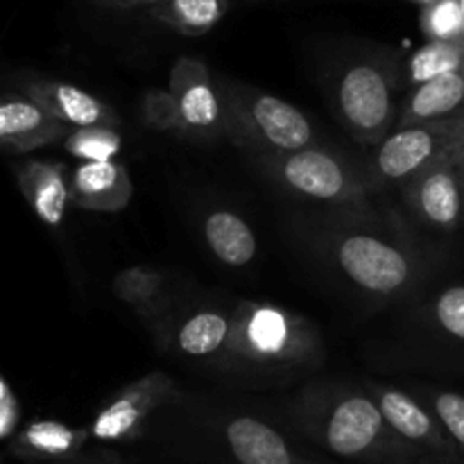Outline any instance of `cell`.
Masks as SVG:
<instances>
[{
	"instance_id": "obj_9",
	"label": "cell",
	"mask_w": 464,
	"mask_h": 464,
	"mask_svg": "<svg viewBox=\"0 0 464 464\" xmlns=\"http://www.w3.org/2000/svg\"><path fill=\"white\" fill-rule=\"evenodd\" d=\"M179 397L175 379L166 372H150L118 390L89 424L100 442H134L145 433L150 417Z\"/></svg>"
},
{
	"instance_id": "obj_29",
	"label": "cell",
	"mask_w": 464,
	"mask_h": 464,
	"mask_svg": "<svg viewBox=\"0 0 464 464\" xmlns=\"http://www.w3.org/2000/svg\"><path fill=\"white\" fill-rule=\"evenodd\" d=\"M98 7L104 9H116V12H130V9H150L154 5H159L161 0H91Z\"/></svg>"
},
{
	"instance_id": "obj_7",
	"label": "cell",
	"mask_w": 464,
	"mask_h": 464,
	"mask_svg": "<svg viewBox=\"0 0 464 464\" xmlns=\"http://www.w3.org/2000/svg\"><path fill=\"white\" fill-rule=\"evenodd\" d=\"M143 118L154 130L175 131L193 140L225 136L220 91L207 63L195 57L177 59L166 91H148Z\"/></svg>"
},
{
	"instance_id": "obj_17",
	"label": "cell",
	"mask_w": 464,
	"mask_h": 464,
	"mask_svg": "<svg viewBox=\"0 0 464 464\" xmlns=\"http://www.w3.org/2000/svg\"><path fill=\"white\" fill-rule=\"evenodd\" d=\"M89 438V426L77 429L63 421L39 420L23 426L21 433L7 444V451L23 462L57 464L77 460Z\"/></svg>"
},
{
	"instance_id": "obj_31",
	"label": "cell",
	"mask_w": 464,
	"mask_h": 464,
	"mask_svg": "<svg viewBox=\"0 0 464 464\" xmlns=\"http://www.w3.org/2000/svg\"><path fill=\"white\" fill-rule=\"evenodd\" d=\"M420 464H464L462 458L460 460H447V458H435V456H424L420 460Z\"/></svg>"
},
{
	"instance_id": "obj_36",
	"label": "cell",
	"mask_w": 464,
	"mask_h": 464,
	"mask_svg": "<svg viewBox=\"0 0 464 464\" xmlns=\"http://www.w3.org/2000/svg\"><path fill=\"white\" fill-rule=\"evenodd\" d=\"M462 72H464V68H462Z\"/></svg>"
},
{
	"instance_id": "obj_33",
	"label": "cell",
	"mask_w": 464,
	"mask_h": 464,
	"mask_svg": "<svg viewBox=\"0 0 464 464\" xmlns=\"http://www.w3.org/2000/svg\"><path fill=\"white\" fill-rule=\"evenodd\" d=\"M57 464H100V462H89V460H80V458H77V460H68V462H57Z\"/></svg>"
},
{
	"instance_id": "obj_28",
	"label": "cell",
	"mask_w": 464,
	"mask_h": 464,
	"mask_svg": "<svg viewBox=\"0 0 464 464\" xmlns=\"http://www.w3.org/2000/svg\"><path fill=\"white\" fill-rule=\"evenodd\" d=\"M23 408L16 390L12 388L7 376H0V440L5 444L12 442L21 433Z\"/></svg>"
},
{
	"instance_id": "obj_10",
	"label": "cell",
	"mask_w": 464,
	"mask_h": 464,
	"mask_svg": "<svg viewBox=\"0 0 464 464\" xmlns=\"http://www.w3.org/2000/svg\"><path fill=\"white\" fill-rule=\"evenodd\" d=\"M362 385L374 397L376 406L383 412L385 421L406 442L420 449L424 456L460 460V449L456 447V442L449 438L447 430L435 420L433 412L415 394L406 392L401 388H394V385L379 383V381H365Z\"/></svg>"
},
{
	"instance_id": "obj_19",
	"label": "cell",
	"mask_w": 464,
	"mask_h": 464,
	"mask_svg": "<svg viewBox=\"0 0 464 464\" xmlns=\"http://www.w3.org/2000/svg\"><path fill=\"white\" fill-rule=\"evenodd\" d=\"M231 335V311L198 308L172 329V344L186 358L213 361L222 356Z\"/></svg>"
},
{
	"instance_id": "obj_20",
	"label": "cell",
	"mask_w": 464,
	"mask_h": 464,
	"mask_svg": "<svg viewBox=\"0 0 464 464\" xmlns=\"http://www.w3.org/2000/svg\"><path fill=\"white\" fill-rule=\"evenodd\" d=\"M208 252L227 267H245L256 258L258 240L252 227L231 208H213L202 222Z\"/></svg>"
},
{
	"instance_id": "obj_27",
	"label": "cell",
	"mask_w": 464,
	"mask_h": 464,
	"mask_svg": "<svg viewBox=\"0 0 464 464\" xmlns=\"http://www.w3.org/2000/svg\"><path fill=\"white\" fill-rule=\"evenodd\" d=\"M420 23L429 41L464 44V9L460 0H440L429 7H421Z\"/></svg>"
},
{
	"instance_id": "obj_22",
	"label": "cell",
	"mask_w": 464,
	"mask_h": 464,
	"mask_svg": "<svg viewBox=\"0 0 464 464\" xmlns=\"http://www.w3.org/2000/svg\"><path fill=\"white\" fill-rule=\"evenodd\" d=\"M113 295L134 308L143 320H157L166 308L168 275L145 266L125 267L113 279Z\"/></svg>"
},
{
	"instance_id": "obj_14",
	"label": "cell",
	"mask_w": 464,
	"mask_h": 464,
	"mask_svg": "<svg viewBox=\"0 0 464 464\" xmlns=\"http://www.w3.org/2000/svg\"><path fill=\"white\" fill-rule=\"evenodd\" d=\"M23 93L34 100L44 111L57 118L71 130L80 127H121V116L111 104L102 102L89 91L62 80H32L23 86Z\"/></svg>"
},
{
	"instance_id": "obj_32",
	"label": "cell",
	"mask_w": 464,
	"mask_h": 464,
	"mask_svg": "<svg viewBox=\"0 0 464 464\" xmlns=\"http://www.w3.org/2000/svg\"><path fill=\"white\" fill-rule=\"evenodd\" d=\"M406 3L420 5V7H429V5H435V3H440V0H406Z\"/></svg>"
},
{
	"instance_id": "obj_12",
	"label": "cell",
	"mask_w": 464,
	"mask_h": 464,
	"mask_svg": "<svg viewBox=\"0 0 464 464\" xmlns=\"http://www.w3.org/2000/svg\"><path fill=\"white\" fill-rule=\"evenodd\" d=\"M227 451L238 464H326L295 447L275 426L254 415H234L220 429Z\"/></svg>"
},
{
	"instance_id": "obj_35",
	"label": "cell",
	"mask_w": 464,
	"mask_h": 464,
	"mask_svg": "<svg viewBox=\"0 0 464 464\" xmlns=\"http://www.w3.org/2000/svg\"><path fill=\"white\" fill-rule=\"evenodd\" d=\"M460 3H462V9H464V0H460Z\"/></svg>"
},
{
	"instance_id": "obj_3",
	"label": "cell",
	"mask_w": 464,
	"mask_h": 464,
	"mask_svg": "<svg viewBox=\"0 0 464 464\" xmlns=\"http://www.w3.org/2000/svg\"><path fill=\"white\" fill-rule=\"evenodd\" d=\"M320 329L281 304L240 299L231 308V335L216 365L254 383H288L324 365Z\"/></svg>"
},
{
	"instance_id": "obj_25",
	"label": "cell",
	"mask_w": 464,
	"mask_h": 464,
	"mask_svg": "<svg viewBox=\"0 0 464 464\" xmlns=\"http://www.w3.org/2000/svg\"><path fill=\"white\" fill-rule=\"evenodd\" d=\"M63 150L72 159H80V163L116 161V154L122 150V136L113 127H80L71 130Z\"/></svg>"
},
{
	"instance_id": "obj_21",
	"label": "cell",
	"mask_w": 464,
	"mask_h": 464,
	"mask_svg": "<svg viewBox=\"0 0 464 464\" xmlns=\"http://www.w3.org/2000/svg\"><path fill=\"white\" fill-rule=\"evenodd\" d=\"M229 12V0H161L148 16L184 36H204Z\"/></svg>"
},
{
	"instance_id": "obj_34",
	"label": "cell",
	"mask_w": 464,
	"mask_h": 464,
	"mask_svg": "<svg viewBox=\"0 0 464 464\" xmlns=\"http://www.w3.org/2000/svg\"><path fill=\"white\" fill-rule=\"evenodd\" d=\"M462 188H464V170H462Z\"/></svg>"
},
{
	"instance_id": "obj_23",
	"label": "cell",
	"mask_w": 464,
	"mask_h": 464,
	"mask_svg": "<svg viewBox=\"0 0 464 464\" xmlns=\"http://www.w3.org/2000/svg\"><path fill=\"white\" fill-rule=\"evenodd\" d=\"M464 68V44L456 41H429L421 45L411 59L406 68V82L415 86L435 80L447 72H458Z\"/></svg>"
},
{
	"instance_id": "obj_5",
	"label": "cell",
	"mask_w": 464,
	"mask_h": 464,
	"mask_svg": "<svg viewBox=\"0 0 464 464\" xmlns=\"http://www.w3.org/2000/svg\"><path fill=\"white\" fill-rule=\"evenodd\" d=\"M247 161L281 193L304 202L324 204L326 211H372V188L365 168L343 154L313 145L295 152L256 154Z\"/></svg>"
},
{
	"instance_id": "obj_30",
	"label": "cell",
	"mask_w": 464,
	"mask_h": 464,
	"mask_svg": "<svg viewBox=\"0 0 464 464\" xmlns=\"http://www.w3.org/2000/svg\"><path fill=\"white\" fill-rule=\"evenodd\" d=\"M447 161H451L453 166L460 168V170H464V131H462L460 139H458V143L453 145L451 150H449Z\"/></svg>"
},
{
	"instance_id": "obj_2",
	"label": "cell",
	"mask_w": 464,
	"mask_h": 464,
	"mask_svg": "<svg viewBox=\"0 0 464 464\" xmlns=\"http://www.w3.org/2000/svg\"><path fill=\"white\" fill-rule=\"evenodd\" d=\"M288 420L308 440L353 464H420L424 458L394 433L365 385L308 381L290 399Z\"/></svg>"
},
{
	"instance_id": "obj_4",
	"label": "cell",
	"mask_w": 464,
	"mask_h": 464,
	"mask_svg": "<svg viewBox=\"0 0 464 464\" xmlns=\"http://www.w3.org/2000/svg\"><path fill=\"white\" fill-rule=\"evenodd\" d=\"M403 84L406 71L397 50L365 48L335 63L326 86V100L356 143L379 148L397 130Z\"/></svg>"
},
{
	"instance_id": "obj_13",
	"label": "cell",
	"mask_w": 464,
	"mask_h": 464,
	"mask_svg": "<svg viewBox=\"0 0 464 464\" xmlns=\"http://www.w3.org/2000/svg\"><path fill=\"white\" fill-rule=\"evenodd\" d=\"M71 127L59 122L25 93H7L0 100V145L9 154L63 145Z\"/></svg>"
},
{
	"instance_id": "obj_11",
	"label": "cell",
	"mask_w": 464,
	"mask_h": 464,
	"mask_svg": "<svg viewBox=\"0 0 464 464\" xmlns=\"http://www.w3.org/2000/svg\"><path fill=\"white\" fill-rule=\"evenodd\" d=\"M412 216L442 234H453L464 218L462 170L447 157L421 170L401 188Z\"/></svg>"
},
{
	"instance_id": "obj_15",
	"label": "cell",
	"mask_w": 464,
	"mask_h": 464,
	"mask_svg": "<svg viewBox=\"0 0 464 464\" xmlns=\"http://www.w3.org/2000/svg\"><path fill=\"white\" fill-rule=\"evenodd\" d=\"M71 204L95 213H118L130 207L134 184L122 161L77 163L68 177Z\"/></svg>"
},
{
	"instance_id": "obj_24",
	"label": "cell",
	"mask_w": 464,
	"mask_h": 464,
	"mask_svg": "<svg viewBox=\"0 0 464 464\" xmlns=\"http://www.w3.org/2000/svg\"><path fill=\"white\" fill-rule=\"evenodd\" d=\"M426 322L449 343L464 347V285H449L426 306Z\"/></svg>"
},
{
	"instance_id": "obj_8",
	"label": "cell",
	"mask_w": 464,
	"mask_h": 464,
	"mask_svg": "<svg viewBox=\"0 0 464 464\" xmlns=\"http://www.w3.org/2000/svg\"><path fill=\"white\" fill-rule=\"evenodd\" d=\"M464 131V113L424 125L397 127L379 148H374L365 166L372 193L385 188H403L421 170L444 159Z\"/></svg>"
},
{
	"instance_id": "obj_18",
	"label": "cell",
	"mask_w": 464,
	"mask_h": 464,
	"mask_svg": "<svg viewBox=\"0 0 464 464\" xmlns=\"http://www.w3.org/2000/svg\"><path fill=\"white\" fill-rule=\"evenodd\" d=\"M464 113V72H447L415 86L401 104L397 127L424 125Z\"/></svg>"
},
{
	"instance_id": "obj_16",
	"label": "cell",
	"mask_w": 464,
	"mask_h": 464,
	"mask_svg": "<svg viewBox=\"0 0 464 464\" xmlns=\"http://www.w3.org/2000/svg\"><path fill=\"white\" fill-rule=\"evenodd\" d=\"M68 177L71 168L63 161L27 159L16 166V181L23 198L30 204L32 213L53 229L62 225L71 204Z\"/></svg>"
},
{
	"instance_id": "obj_6",
	"label": "cell",
	"mask_w": 464,
	"mask_h": 464,
	"mask_svg": "<svg viewBox=\"0 0 464 464\" xmlns=\"http://www.w3.org/2000/svg\"><path fill=\"white\" fill-rule=\"evenodd\" d=\"M216 84L225 139L243 150L245 157L295 152L317 145L313 122L295 104L229 77H220Z\"/></svg>"
},
{
	"instance_id": "obj_1",
	"label": "cell",
	"mask_w": 464,
	"mask_h": 464,
	"mask_svg": "<svg viewBox=\"0 0 464 464\" xmlns=\"http://www.w3.org/2000/svg\"><path fill=\"white\" fill-rule=\"evenodd\" d=\"M293 231L324 272L374 302L408 297L430 272L411 231L376 208L299 218Z\"/></svg>"
},
{
	"instance_id": "obj_26",
	"label": "cell",
	"mask_w": 464,
	"mask_h": 464,
	"mask_svg": "<svg viewBox=\"0 0 464 464\" xmlns=\"http://www.w3.org/2000/svg\"><path fill=\"white\" fill-rule=\"evenodd\" d=\"M417 399L433 412L449 438L464 451V394L442 388H421Z\"/></svg>"
}]
</instances>
